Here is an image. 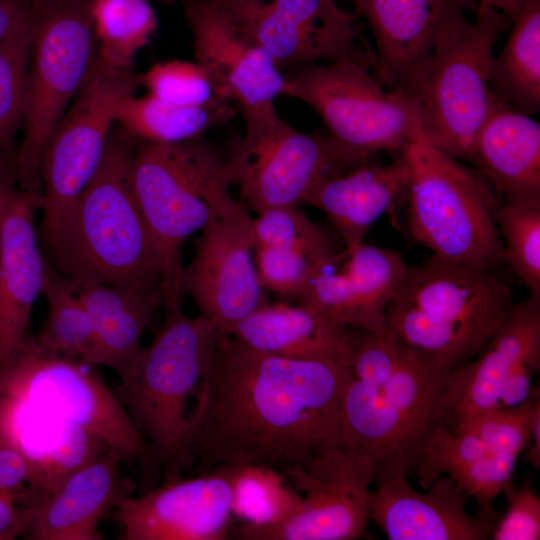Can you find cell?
Wrapping results in <instances>:
<instances>
[{
  "instance_id": "23",
  "label": "cell",
  "mask_w": 540,
  "mask_h": 540,
  "mask_svg": "<svg viewBox=\"0 0 540 540\" xmlns=\"http://www.w3.org/2000/svg\"><path fill=\"white\" fill-rule=\"evenodd\" d=\"M41 193L14 187L0 221V363L27 335L31 311L42 295L47 261L36 215Z\"/></svg>"
},
{
  "instance_id": "48",
  "label": "cell",
  "mask_w": 540,
  "mask_h": 540,
  "mask_svg": "<svg viewBox=\"0 0 540 540\" xmlns=\"http://www.w3.org/2000/svg\"><path fill=\"white\" fill-rule=\"evenodd\" d=\"M477 3L490 5L512 18L517 14L522 0H475Z\"/></svg>"
},
{
  "instance_id": "49",
  "label": "cell",
  "mask_w": 540,
  "mask_h": 540,
  "mask_svg": "<svg viewBox=\"0 0 540 540\" xmlns=\"http://www.w3.org/2000/svg\"><path fill=\"white\" fill-rule=\"evenodd\" d=\"M62 1H69V2H80V3H90L93 0H62Z\"/></svg>"
},
{
  "instance_id": "40",
  "label": "cell",
  "mask_w": 540,
  "mask_h": 540,
  "mask_svg": "<svg viewBox=\"0 0 540 540\" xmlns=\"http://www.w3.org/2000/svg\"><path fill=\"white\" fill-rule=\"evenodd\" d=\"M403 346L388 330L376 334L357 330L351 372L357 381L377 387L397 368Z\"/></svg>"
},
{
  "instance_id": "41",
  "label": "cell",
  "mask_w": 540,
  "mask_h": 540,
  "mask_svg": "<svg viewBox=\"0 0 540 540\" xmlns=\"http://www.w3.org/2000/svg\"><path fill=\"white\" fill-rule=\"evenodd\" d=\"M508 506L505 514L496 519L492 540L540 539V498L529 479L520 487L510 484L503 493Z\"/></svg>"
},
{
  "instance_id": "26",
  "label": "cell",
  "mask_w": 540,
  "mask_h": 540,
  "mask_svg": "<svg viewBox=\"0 0 540 540\" xmlns=\"http://www.w3.org/2000/svg\"><path fill=\"white\" fill-rule=\"evenodd\" d=\"M408 183L409 168L401 156L386 165L369 161L319 181L302 202L326 215L350 253L364 243L370 227L406 195Z\"/></svg>"
},
{
  "instance_id": "30",
  "label": "cell",
  "mask_w": 540,
  "mask_h": 540,
  "mask_svg": "<svg viewBox=\"0 0 540 540\" xmlns=\"http://www.w3.org/2000/svg\"><path fill=\"white\" fill-rule=\"evenodd\" d=\"M510 32L490 65L492 95L528 116L540 108V0H522Z\"/></svg>"
},
{
  "instance_id": "43",
  "label": "cell",
  "mask_w": 540,
  "mask_h": 540,
  "mask_svg": "<svg viewBox=\"0 0 540 540\" xmlns=\"http://www.w3.org/2000/svg\"><path fill=\"white\" fill-rule=\"evenodd\" d=\"M539 365L531 362H521L506 378L498 401V408L516 407L525 402L530 396L533 375L539 373Z\"/></svg>"
},
{
  "instance_id": "35",
  "label": "cell",
  "mask_w": 540,
  "mask_h": 540,
  "mask_svg": "<svg viewBox=\"0 0 540 540\" xmlns=\"http://www.w3.org/2000/svg\"><path fill=\"white\" fill-rule=\"evenodd\" d=\"M30 48L31 11L0 40V159L13 165L14 141L25 113Z\"/></svg>"
},
{
  "instance_id": "36",
  "label": "cell",
  "mask_w": 540,
  "mask_h": 540,
  "mask_svg": "<svg viewBox=\"0 0 540 540\" xmlns=\"http://www.w3.org/2000/svg\"><path fill=\"white\" fill-rule=\"evenodd\" d=\"M495 220L504 263L522 281L529 296L540 297V197L500 200Z\"/></svg>"
},
{
  "instance_id": "12",
  "label": "cell",
  "mask_w": 540,
  "mask_h": 540,
  "mask_svg": "<svg viewBox=\"0 0 540 540\" xmlns=\"http://www.w3.org/2000/svg\"><path fill=\"white\" fill-rule=\"evenodd\" d=\"M368 69L350 60L293 67L283 74L282 95L309 105L330 135L370 157L379 151H400L423 138L415 99L385 90Z\"/></svg>"
},
{
  "instance_id": "8",
  "label": "cell",
  "mask_w": 540,
  "mask_h": 540,
  "mask_svg": "<svg viewBox=\"0 0 540 540\" xmlns=\"http://www.w3.org/2000/svg\"><path fill=\"white\" fill-rule=\"evenodd\" d=\"M473 20L464 16L438 37L411 93L423 138L445 154L470 163L477 134L496 98L488 86L494 46L512 17L477 3Z\"/></svg>"
},
{
  "instance_id": "19",
  "label": "cell",
  "mask_w": 540,
  "mask_h": 540,
  "mask_svg": "<svg viewBox=\"0 0 540 540\" xmlns=\"http://www.w3.org/2000/svg\"><path fill=\"white\" fill-rule=\"evenodd\" d=\"M352 1L373 34L376 77L410 96L443 30L477 7L475 0Z\"/></svg>"
},
{
  "instance_id": "31",
  "label": "cell",
  "mask_w": 540,
  "mask_h": 540,
  "mask_svg": "<svg viewBox=\"0 0 540 540\" xmlns=\"http://www.w3.org/2000/svg\"><path fill=\"white\" fill-rule=\"evenodd\" d=\"M111 111L114 123L131 139L149 144H174L201 138L206 131L229 122L237 113L230 103L211 107L180 106L150 94L136 97L134 92L118 94Z\"/></svg>"
},
{
  "instance_id": "15",
  "label": "cell",
  "mask_w": 540,
  "mask_h": 540,
  "mask_svg": "<svg viewBox=\"0 0 540 540\" xmlns=\"http://www.w3.org/2000/svg\"><path fill=\"white\" fill-rule=\"evenodd\" d=\"M221 1L279 69L341 60L373 67L354 15L335 0Z\"/></svg>"
},
{
  "instance_id": "47",
  "label": "cell",
  "mask_w": 540,
  "mask_h": 540,
  "mask_svg": "<svg viewBox=\"0 0 540 540\" xmlns=\"http://www.w3.org/2000/svg\"><path fill=\"white\" fill-rule=\"evenodd\" d=\"M529 448L526 452V458L536 469H540V415L534 420L530 437Z\"/></svg>"
},
{
  "instance_id": "2",
  "label": "cell",
  "mask_w": 540,
  "mask_h": 540,
  "mask_svg": "<svg viewBox=\"0 0 540 540\" xmlns=\"http://www.w3.org/2000/svg\"><path fill=\"white\" fill-rule=\"evenodd\" d=\"M135 149L111 129L99 168L60 221L39 234L47 263L75 285L163 290L166 272L135 197Z\"/></svg>"
},
{
  "instance_id": "42",
  "label": "cell",
  "mask_w": 540,
  "mask_h": 540,
  "mask_svg": "<svg viewBox=\"0 0 540 540\" xmlns=\"http://www.w3.org/2000/svg\"><path fill=\"white\" fill-rule=\"evenodd\" d=\"M32 481L27 458L12 444L0 439V491L26 506Z\"/></svg>"
},
{
  "instance_id": "9",
  "label": "cell",
  "mask_w": 540,
  "mask_h": 540,
  "mask_svg": "<svg viewBox=\"0 0 540 540\" xmlns=\"http://www.w3.org/2000/svg\"><path fill=\"white\" fill-rule=\"evenodd\" d=\"M89 5L33 0L23 138L14 161L21 189L41 193L45 147L96 60Z\"/></svg>"
},
{
  "instance_id": "34",
  "label": "cell",
  "mask_w": 540,
  "mask_h": 540,
  "mask_svg": "<svg viewBox=\"0 0 540 540\" xmlns=\"http://www.w3.org/2000/svg\"><path fill=\"white\" fill-rule=\"evenodd\" d=\"M89 8L98 56L114 67L129 69L157 27L149 0H93Z\"/></svg>"
},
{
  "instance_id": "4",
  "label": "cell",
  "mask_w": 540,
  "mask_h": 540,
  "mask_svg": "<svg viewBox=\"0 0 540 540\" xmlns=\"http://www.w3.org/2000/svg\"><path fill=\"white\" fill-rule=\"evenodd\" d=\"M162 325L120 376L115 394L163 468L164 481L193 470L188 400L207 371L218 329L202 315L190 317L181 300L163 302Z\"/></svg>"
},
{
  "instance_id": "16",
  "label": "cell",
  "mask_w": 540,
  "mask_h": 540,
  "mask_svg": "<svg viewBox=\"0 0 540 540\" xmlns=\"http://www.w3.org/2000/svg\"><path fill=\"white\" fill-rule=\"evenodd\" d=\"M254 253L253 218L239 199L195 240V255L182 268L181 296H190L199 314L230 335L248 316L267 304Z\"/></svg>"
},
{
  "instance_id": "13",
  "label": "cell",
  "mask_w": 540,
  "mask_h": 540,
  "mask_svg": "<svg viewBox=\"0 0 540 540\" xmlns=\"http://www.w3.org/2000/svg\"><path fill=\"white\" fill-rule=\"evenodd\" d=\"M140 85L141 75L114 67L97 55L42 155L39 234L60 221L99 168L114 123L113 99L135 92Z\"/></svg>"
},
{
  "instance_id": "18",
  "label": "cell",
  "mask_w": 540,
  "mask_h": 540,
  "mask_svg": "<svg viewBox=\"0 0 540 540\" xmlns=\"http://www.w3.org/2000/svg\"><path fill=\"white\" fill-rule=\"evenodd\" d=\"M231 500L228 480L212 469L126 498L114 519L125 540H224L233 528Z\"/></svg>"
},
{
  "instance_id": "29",
  "label": "cell",
  "mask_w": 540,
  "mask_h": 540,
  "mask_svg": "<svg viewBox=\"0 0 540 540\" xmlns=\"http://www.w3.org/2000/svg\"><path fill=\"white\" fill-rule=\"evenodd\" d=\"M75 286L95 328L99 365L113 369L120 377L142 348L153 314L163 305V290L140 291L98 283Z\"/></svg>"
},
{
  "instance_id": "11",
  "label": "cell",
  "mask_w": 540,
  "mask_h": 540,
  "mask_svg": "<svg viewBox=\"0 0 540 540\" xmlns=\"http://www.w3.org/2000/svg\"><path fill=\"white\" fill-rule=\"evenodd\" d=\"M242 117L244 136L231 143L226 156L241 200L257 214L297 207L319 181L371 158L329 133L298 131L280 118L275 106Z\"/></svg>"
},
{
  "instance_id": "39",
  "label": "cell",
  "mask_w": 540,
  "mask_h": 540,
  "mask_svg": "<svg viewBox=\"0 0 540 540\" xmlns=\"http://www.w3.org/2000/svg\"><path fill=\"white\" fill-rule=\"evenodd\" d=\"M517 457L491 451L468 463L455 466L446 474L472 497L477 506V516L491 522L497 519L494 502L506 487L512 484Z\"/></svg>"
},
{
  "instance_id": "32",
  "label": "cell",
  "mask_w": 540,
  "mask_h": 540,
  "mask_svg": "<svg viewBox=\"0 0 540 540\" xmlns=\"http://www.w3.org/2000/svg\"><path fill=\"white\" fill-rule=\"evenodd\" d=\"M42 295L48 305L47 320L34 337L45 351L88 365H99L93 322L75 284L47 263Z\"/></svg>"
},
{
  "instance_id": "33",
  "label": "cell",
  "mask_w": 540,
  "mask_h": 540,
  "mask_svg": "<svg viewBox=\"0 0 540 540\" xmlns=\"http://www.w3.org/2000/svg\"><path fill=\"white\" fill-rule=\"evenodd\" d=\"M213 469L228 480L231 513L243 523H278L291 516L301 502V494L276 469L253 464H221Z\"/></svg>"
},
{
  "instance_id": "21",
  "label": "cell",
  "mask_w": 540,
  "mask_h": 540,
  "mask_svg": "<svg viewBox=\"0 0 540 540\" xmlns=\"http://www.w3.org/2000/svg\"><path fill=\"white\" fill-rule=\"evenodd\" d=\"M408 265L395 251L363 243L326 266L298 304L351 329L382 334L386 310Z\"/></svg>"
},
{
  "instance_id": "14",
  "label": "cell",
  "mask_w": 540,
  "mask_h": 540,
  "mask_svg": "<svg viewBox=\"0 0 540 540\" xmlns=\"http://www.w3.org/2000/svg\"><path fill=\"white\" fill-rule=\"evenodd\" d=\"M301 502L288 518L274 524L242 523L230 538L240 540H354L365 533L370 486L375 481L372 459L336 445L304 468L282 472Z\"/></svg>"
},
{
  "instance_id": "27",
  "label": "cell",
  "mask_w": 540,
  "mask_h": 540,
  "mask_svg": "<svg viewBox=\"0 0 540 540\" xmlns=\"http://www.w3.org/2000/svg\"><path fill=\"white\" fill-rule=\"evenodd\" d=\"M230 335L257 351L351 369L357 330L304 305L268 302Z\"/></svg>"
},
{
  "instance_id": "50",
  "label": "cell",
  "mask_w": 540,
  "mask_h": 540,
  "mask_svg": "<svg viewBox=\"0 0 540 540\" xmlns=\"http://www.w3.org/2000/svg\"><path fill=\"white\" fill-rule=\"evenodd\" d=\"M161 1H163L164 3H167V4H171V3H173L175 0H161Z\"/></svg>"
},
{
  "instance_id": "46",
  "label": "cell",
  "mask_w": 540,
  "mask_h": 540,
  "mask_svg": "<svg viewBox=\"0 0 540 540\" xmlns=\"http://www.w3.org/2000/svg\"><path fill=\"white\" fill-rule=\"evenodd\" d=\"M16 183L14 165L0 159V221L6 199Z\"/></svg>"
},
{
  "instance_id": "28",
  "label": "cell",
  "mask_w": 540,
  "mask_h": 540,
  "mask_svg": "<svg viewBox=\"0 0 540 540\" xmlns=\"http://www.w3.org/2000/svg\"><path fill=\"white\" fill-rule=\"evenodd\" d=\"M472 164L501 201L540 197V125L496 99L480 128Z\"/></svg>"
},
{
  "instance_id": "25",
  "label": "cell",
  "mask_w": 540,
  "mask_h": 540,
  "mask_svg": "<svg viewBox=\"0 0 540 540\" xmlns=\"http://www.w3.org/2000/svg\"><path fill=\"white\" fill-rule=\"evenodd\" d=\"M255 264L264 290L299 300L314 278L344 251L297 207L253 219Z\"/></svg>"
},
{
  "instance_id": "38",
  "label": "cell",
  "mask_w": 540,
  "mask_h": 540,
  "mask_svg": "<svg viewBox=\"0 0 540 540\" xmlns=\"http://www.w3.org/2000/svg\"><path fill=\"white\" fill-rule=\"evenodd\" d=\"M539 396L537 385L519 406L483 412L459 430L474 433L493 451L518 457L528 445L534 420L540 415Z\"/></svg>"
},
{
  "instance_id": "37",
  "label": "cell",
  "mask_w": 540,
  "mask_h": 540,
  "mask_svg": "<svg viewBox=\"0 0 540 540\" xmlns=\"http://www.w3.org/2000/svg\"><path fill=\"white\" fill-rule=\"evenodd\" d=\"M149 94L180 106L211 107L229 104L217 92L209 74L197 63L159 62L141 75Z\"/></svg>"
},
{
  "instance_id": "45",
  "label": "cell",
  "mask_w": 540,
  "mask_h": 540,
  "mask_svg": "<svg viewBox=\"0 0 540 540\" xmlns=\"http://www.w3.org/2000/svg\"><path fill=\"white\" fill-rule=\"evenodd\" d=\"M33 0H0V40L30 13Z\"/></svg>"
},
{
  "instance_id": "44",
  "label": "cell",
  "mask_w": 540,
  "mask_h": 540,
  "mask_svg": "<svg viewBox=\"0 0 540 540\" xmlns=\"http://www.w3.org/2000/svg\"><path fill=\"white\" fill-rule=\"evenodd\" d=\"M29 521L28 510L12 496L0 491V540H12L25 535Z\"/></svg>"
},
{
  "instance_id": "10",
  "label": "cell",
  "mask_w": 540,
  "mask_h": 540,
  "mask_svg": "<svg viewBox=\"0 0 540 540\" xmlns=\"http://www.w3.org/2000/svg\"><path fill=\"white\" fill-rule=\"evenodd\" d=\"M87 365L43 350L27 334L0 363V394L87 430L143 467L160 465L115 392Z\"/></svg>"
},
{
  "instance_id": "24",
  "label": "cell",
  "mask_w": 540,
  "mask_h": 540,
  "mask_svg": "<svg viewBox=\"0 0 540 540\" xmlns=\"http://www.w3.org/2000/svg\"><path fill=\"white\" fill-rule=\"evenodd\" d=\"M123 456L109 448L66 478L37 504L26 508L31 540H101L99 521L126 498L134 485L122 471Z\"/></svg>"
},
{
  "instance_id": "20",
  "label": "cell",
  "mask_w": 540,
  "mask_h": 540,
  "mask_svg": "<svg viewBox=\"0 0 540 540\" xmlns=\"http://www.w3.org/2000/svg\"><path fill=\"white\" fill-rule=\"evenodd\" d=\"M524 361L540 366V297L513 303L480 351L450 370L443 399L445 427L457 432L475 416L497 409L506 378Z\"/></svg>"
},
{
  "instance_id": "5",
  "label": "cell",
  "mask_w": 540,
  "mask_h": 540,
  "mask_svg": "<svg viewBox=\"0 0 540 540\" xmlns=\"http://www.w3.org/2000/svg\"><path fill=\"white\" fill-rule=\"evenodd\" d=\"M133 191L163 260L164 298L181 299V248L196 232L235 207L226 156L196 138L174 144L142 143L131 166Z\"/></svg>"
},
{
  "instance_id": "1",
  "label": "cell",
  "mask_w": 540,
  "mask_h": 540,
  "mask_svg": "<svg viewBox=\"0 0 540 540\" xmlns=\"http://www.w3.org/2000/svg\"><path fill=\"white\" fill-rule=\"evenodd\" d=\"M348 367L282 357L219 333L190 413L193 470L221 464L304 468L344 446L339 418Z\"/></svg>"
},
{
  "instance_id": "6",
  "label": "cell",
  "mask_w": 540,
  "mask_h": 540,
  "mask_svg": "<svg viewBox=\"0 0 540 540\" xmlns=\"http://www.w3.org/2000/svg\"><path fill=\"white\" fill-rule=\"evenodd\" d=\"M409 168L407 224L413 239L439 258L496 270L504 263L495 220L500 198L476 169L428 142L400 150Z\"/></svg>"
},
{
  "instance_id": "17",
  "label": "cell",
  "mask_w": 540,
  "mask_h": 540,
  "mask_svg": "<svg viewBox=\"0 0 540 540\" xmlns=\"http://www.w3.org/2000/svg\"><path fill=\"white\" fill-rule=\"evenodd\" d=\"M192 34L195 62L218 94L242 113L274 105L284 75L270 55L241 27L221 0H181Z\"/></svg>"
},
{
  "instance_id": "7",
  "label": "cell",
  "mask_w": 540,
  "mask_h": 540,
  "mask_svg": "<svg viewBox=\"0 0 540 540\" xmlns=\"http://www.w3.org/2000/svg\"><path fill=\"white\" fill-rule=\"evenodd\" d=\"M449 372L403 346L397 368L381 385L369 386L353 376L347 381L339 404L343 447L372 459L375 481L398 473L409 476L427 438L444 425Z\"/></svg>"
},
{
  "instance_id": "22",
  "label": "cell",
  "mask_w": 540,
  "mask_h": 540,
  "mask_svg": "<svg viewBox=\"0 0 540 540\" xmlns=\"http://www.w3.org/2000/svg\"><path fill=\"white\" fill-rule=\"evenodd\" d=\"M368 502L369 520L390 540H487L495 522L466 510L468 494L448 475L424 493L405 474L377 480Z\"/></svg>"
},
{
  "instance_id": "3",
  "label": "cell",
  "mask_w": 540,
  "mask_h": 540,
  "mask_svg": "<svg viewBox=\"0 0 540 540\" xmlns=\"http://www.w3.org/2000/svg\"><path fill=\"white\" fill-rule=\"evenodd\" d=\"M512 305V289L494 269L432 255L408 267L388 304L387 330L452 370L480 351Z\"/></svg>"
}]
</instances>
